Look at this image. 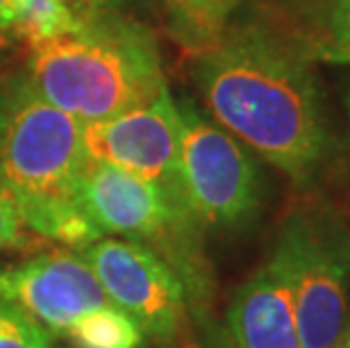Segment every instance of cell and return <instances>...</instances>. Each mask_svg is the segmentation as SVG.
Instances as JSON below:
<instances>
[{
    "label": "cell",
    "instance_id": "cell-1",
    "mask_svg": "<svg viewBox=\"0 0 350 348\" xmlns=\"http://www.w3.org/2000/svg\"><path fill=\"white\" fill-rule=\"evenodd\" d=\"M195 77L213 118L296 183L323 163L330 134L305 59L260 27L224 32L199 50Z\"/></svg>",
    "mask_w": 350,
    "mask_h": 348
},
{
    "label": "cell",
    "instance_id": "cell-2",
    "mask_svg": "<svg viewBox=\"0 0 350 348\" xmlns=\"http://www.w3.org/2000/svg\"><path fill=\"white\" fill-rule=\"evenodd\" d=\"M25 86L81 124L150 105L167 88L152 32L113 12L88 14L77 32L29 50Z\"/></svg>",
    "mask_w": 350,
    "mask_h": 348
},
{
    "label": "cell",
    "instance_id": "cell-3",
    "mask_svg": "<svg viewBox=\"0 0 350 348\" xmlns=\"http://www.w3.org/2000/svg\"><path fill=\"white\" fill-rule=\"evenodd\" d=\"M86 161L84 124L21 86L5 105L0 190L34 235L75 251L104 238L77 202Z\"/></svg>",
    "mask_w": 350,
    "mask_h": 348
},
{
    "label": "cell",
    "instance_id": "cell-4",
    "mask_svg": "<svg viewBox=\"0 0 350 348\" xmlns=\"http://www.w3.org/2000/svg\"><path fill=\"white\" fill-rule=\"evenodd\" d=\"M269 260L294 301L303 348H332L348 325L350 231L332 209L296 211L282 222Z\"/></svg>",
    "mask_w": 350,
    "mask_h": 348
},
{
    "label": "cell",
    "instance_id": "cell-5",
    "mask_svg": "<svg viewBox=\"0 0 350 348\" xmlns=\"http://www.w3.org/2000/svg\"><path fill=\"white\" fill-rule=\"evenodd\" d=\"M178 143V190L192 217L201 224L237 228L260 206V172L242 143L206 120L183 102Z\"/></svg>",
    "mask_w": 350,
    "mask_h": 348
},
{
    "label": "cell",
    "instance_id": "cell-6",
    "mask_svg": "<svg viewBox=\"0 0 350 348\" xmlns=\"http://www.w3.org/2000/svg\"><path fill=\"white\" fill-rule=\"evenodd\" d=\"M104 294L140 325L147 339L172 346L188 323V292L172 265L133 240L100 238L79 249Z\"/></svg>",
    "mask_w": 350,
    "mask_h": 348
},
{
    "label": "cell",
    "instance_id": "cell-7",
    "mask_svg": "<svg viewBox=\"0 0 350 348\" xmlns=\"http://www.w3.org/2000/svg\"><path fill=\"white\" fill-rule=\"evenodd\" d=\"M77 202L102 235L140 244L172 240L195 219L178 190L95 161L81 170Z\"/></svg>",
    "mask_w": 350,
    "mask_h": 348
},
{
    "label": "cell",
    "instance_id": "cell-8",
    "mask_svg": "<svg viewBox=\"0 0 350 348\" xmlns=\"http://www.w3.org/2000/svg\"><path fill=\"white\" fill-rule=\"evenodd\" d=\"M0 303L32 314L66 339L98 310L113 306L79 251L62 247L0 267Z\"/></svg>",
    "mask_w": 350,
    "mask_h": 348
},
{
    "label": "cell",
    "instance_id": "cell-9",
    "mask_svg": "<svg viewBox=\"0 0 350 348\" xmlns=\"http://www.w3.org/2000/svg\"><path fill=\"white\" fill-rule=\"evenodd\" d=\"M178 143L181 116L167 88L150 105L84 124L88 161L126 170L172 190H178Z\"/></svg>",
    "mask_w": 350,
    "mask_h": 348
},
{
    "label": "cell",
    "instance_id": "cell-10",
    "mask_svg": "<svg viewBox=\"0 0 350 348\" xmlns=\"http://www.w3.org/2000/svg\"><path fill=\"white\" fill-rule=\"evenodd\" d=\"M226 328L237 348H303L292 294L271 260L237 287Z\"/></svg>",
    "mask_w": 350,
    "mask_h": 348
},
{
    "label": "cell",
    "instance_id": "cell-11",
    "mask_svg": "<svg viewBox=\"0 0 350 348\" xmlns=\"http://www.w3.org/2000/svg\"><path fill=\"white\" fill-rule=\"evenodd\" d=\"M84 18V14L66 0H14L10 29L34 50L77 32Z\"/></svg>",
    "mask_w": 350,
    "mask_h": 348
},
{
    "label": "cell",
    "instance_id": "cell-12",
    "mask_svg": "<svg viewBox=\"0 0 350 348\" xmlns=\"http://www.w3.org/2000/svg\"><path fill=\"white\" fill-rule=\"evenodd\" d=\"M70 342L77 348H143L145 332L118 306H107L81 321Z\"/></svg>",
    "mask_w": 350,
    "mask_h": 348
},
{
    "label": "cell",
    "instance_id": "cell-13",
    "mask_svg": "<svg viewBox=\"0 0 350 348\" xmlns=\"http://www.w3.org/2000/svg\"><path fill=\"white\" fill-rule=\"evenodd\" d=\"M167 5L199 50L213 46L226 32V21L233 12V0H167Z\"/></svg>",
    "mask_w": 350,
    "mask_h": 348
},
{
    "label": "cell",
    "instance_id": "cell-14",
    "mask_svg": "<svg viewBox=\"0 0 350 348\" xmlns=\"http://www.w3.org/2000/svg\"><path fill=\"white\" fill-rule=\"evenodd\" d=\"M0 348H50V330L12 303H0Z\"/></svg>",
    "mask_w": 350,
    "mask_h": 348
},
{
    "label": "cell",
    "instance_id": "cell-15",
    "mask_svg": "<svg viewBox=\"0 0 350 348\" xmlns=\"http://www.w3.org/2000/svg\"><path fill=\"white\" fill-rule=\"evenodd\" d=\"M39 235H32L23 222L16 202L0 190V251H23V249H36Z\"/></svg>",
    "mask_w": 350,
    "mask_h": 348
},
{
    "label": "cell",
    "instance_id": "cell-16",
    "mask_svg": "<svg viewBox=\"0 0 350 348\" xmlns=\"http://www.w3.org/2000/svg\"><path fill=\"white\" fill-rule=\"evenodd\" d=\"M183 348H237L233 337L226 328V323L219 321H204L197 335L185 342Z\"/></svg>",
    "mask_w": 350,
    "mask_h": 348
},
{
    "label": "cell",
    "instance_id": "cell-17",
    "mask_svg": "<svg viewBox=\"0 0 350 348\" xmlns=\"http://www.w3.org/2000/svg\"><path fill=\"white\" fill-rule=\"evenodd\" d=\"M332 43H350V0H334L327 16Z\"/></svg>",
    "mask_w": 350,
    "mask_h": 348
},
{
    "label": "cell",
    "instance_id": "cell-18",
    "mask_svg": "<svg viewBox=\"0 0 350 348\" xmlns=\"http://www.w3.org/2000/svg\"><path fill=\"white\" fill-rule=\"evenodd\" d=\"M319 55L330 64H350V43H330Z\"/></svg>",
    "mask_w": 350,
    "mask_h": 348
},
{
    "label": "cell",
    "instance_id": "cell-19",
    "mask_svg": "<svg viewBox=\"0 0 350 348\" xmlns=\"http://www.w3.org/2000/svg\"><path fill=\"white\" fill-rule=\"evenodd\" d=\"M124 0H79L81 10L86 14H98V12H113L116 7H120Z\"/></svg>",
    "mask_w": 350,
    "mask_h": 348
},
{
    "label": "cell",
    "instance_id": "cell-20",
    "mask_svg": "<svg viewBox=\"0 0 350 348\" xmlns=\"http://www.w3.org/2000/svg\"><path fill=\"white\" fill-rule=\"evenodd\" d=\"M12 3L14 0H0V34L12 27Z\"/></svg>",
    "mask_w": 350,
    "mask_h": 348
},
{
    "label": "cell",
    "instance_id": "cell-21",
    "mask_svg": "<svg viewBox=\"0 0 350 348\" xmlns=\"http://www.w3.org/2000/svg\"><path fill=\"white\" fill-rule=\"evenodd\" d=\"M3 122H5V102L0 100V134H3Z\"/></svg>",
    "mask_w": 350,
    "mask_h": 348
},
{
    "label": "cell",
    "instance_id": "cell-22",
    "mask_svg": "<svg viewBox=\"0 0 350 348\" xmlns=\"http://www.w3.org/2000/svg\"><path fill=\"white\" fill-rule=\"evenodd\" d=\"M66 3H70L72 7H75V10L79 12V14H84V16H88V14L84 12V10H81V5H79V0H66Z\"/></svg>",
    "mask_w": 350,
    "mask_h": 348
},
{
    "label": "cell",
    "instance_id": "cell-23",
    "mask_svg": "<svg viewBox=\"0 0 350 348\" xmlns=\"http://www.w3.org/2000/svg\"><path fill=\"white\" fill-rule=\"evenodd\" d=\"M344 344L350 348V317H348V325H346V335H344Z\"/></svg>",
    "mask_w": 350,
    "mask_h": 348
},
{
    "label": "cell",
    "instance_id": "cell-24",
    "mask_svg": "<svg viewBox=\"0 0 350 348\" xmlns=\"http://www.w3.org/2000/svg\"><path fill=\"white\" fill-rule=\"evenodd\" d=\"M346 107H348V116H350V91H348V98H346Z\"/></svg>",
    "mask_w": 350,
    "mask_h": 348
},
{
    "label": "cell",
    "instance_id": "cell-25",
    "mask_svg": "<svg viewBox=\"0 0 350 348\" xmlns=\"http://www.w3.org/2000/svg\"><path fill=\"white\" fill-rule=\"evenodd\" d=\"M332 348H348V346H346V344H344V342H339V344H334V346H332Z\"/></svg>",
    "mask_w": 350,
    "mask_h": 348
}]
</instances>
